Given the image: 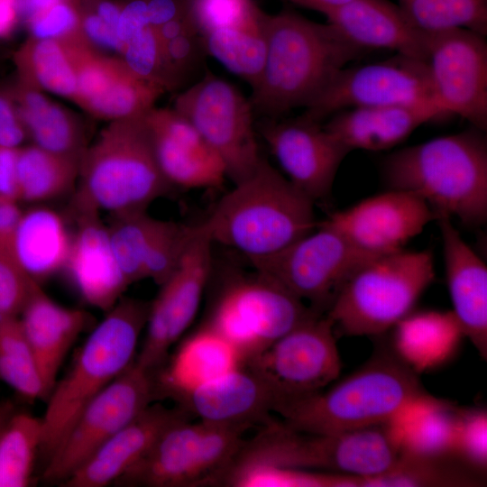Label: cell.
<instances>
[{
    "label": "cell",
    "mask_w": 487,
    "mask_h": 487,
    "mask_svg": "<svg viewBox=\"0 0 487 487\" xmlns=\"http://www.w3.org/2000/svg\"><path fill=\"white\" fill-rule=\"evenodd\" d=\"M266 59L252 88L254 113L280 118L307 107L337 73L366 51L343 38L329 23H320L289 9L264 15Z\"/></svg>",
    "instance_id": "cell-1"
},
{
    "label": "cell",
    "mask_w": 487,
    "mask_h": 487,
    "mask_svg": "<svg viewBox=\"0 0 487 487\" xmlns=\"http://www.w3.org/2000/svg\"><path fill=\"white\" fill-rule=\"evenodd\" d=\"M431 397L415 371L382 352L329 389L281 401L272 412L300 432L338 434L389 423Z\"/></svg>",
    "instance_id": "cell-2"
},
{
    "label": "cell",
    "mask_w": 487,
    "mask_h": 487,
    "mask_svg": "<svg viewBox=\"0 0 487 487\" xmlns=\"http://www.w3.org/2000/svg\"><path fill=\"white\" fill-rule=\"evenodd\" d=\"M389 188L409 192L436 216L476 227L487 219V141L471 130L431 139L392 152L384 161Z\"/></svg>",
    "instance_id": "cell-3"
},
{
    "label": "cell",
    "mask_w": 487,
    "mask_h": 487,
    "mask_svg": "<svg viewBox=\"0 0 487 487\" xmlns=\"http://www.w3.org/2000/svg\"><path fill=\"white\" fill-rule=\"evenodd\" d=\"M315 202L264 157L222 196L200 226L212 241L249 261L272 255L313 231Z\"/></svg>",
    "instance_id": "cell-4"
},
{
    "label": "cell",
    "mask_w": 487,
    "mask_h": 487,
    "mask_svg": "<svg viewBox=\"0 0 487 487\" xmlns=\"http://www.w3.org/2000/svg\"><path fill=\"white\" fill-rule=\"evenodd\" d=\"M150 302L122 297L91 330L68 372L53 386L41 418V455L58 448L81 410L135 360Z\"/></svg>",
    "instance_id": "cell-5"
},
{
    "label": "cell",
    "mask_w": 487,
    "mask_h": 487,
    "mask_svg": "<svg viewBox=\"0 0 487 487\" xmlns=\"http://www.w3.org/2000/svg\"><path fill=\"white\" fill-rule=\"evenodd\" d=\"M400 454L391 422L338 434H310L271 418L244 440L226 470L259 464L367 478L389 470Z\"/></svg>",
    "instance_id": "cell-6"
},
{
    "label": "cell",
    "mask_w": 487,
    "mask_h": 487,
    "mask_svg": "<svg viewBox=\"0 0 487 487\" xmlns=\"http://www.w3.org/2000/svg\"><path fill=\"white\" fill-rule=\"evenodd\" d=\"M170 188L142 115L109 122L87 147L74 199L112 216L147 210Z\"/></svg>",
    "instance_id": "cell-7"
},
{
    "label": "cell",
    "mask_w": 487,
    "mask_h": 487,
    "mask_svg": "<svg viewBox=\"0 0 487 487\" xmlns=\"http://www.w3.org/2000/svg\"><path fill=\"white\" fill-rule=\"evenodd\" d=\"M434 279L430 251L402 249L375 256L348 278L326 315L335 334L381 335L412 312Z\"/></svg>",
    "instance_id": "cell-8"
},
{
    "label": "cell",
    "mask_w": 487,
    "mask_h": 487,
    "mask_svg": "<svg viewBox=\"0 0 487 487\" xmlns=\"http://www.w3.org/2000/svg\"><path fill=\"white\" fill-rule=\"evenodd\" d=\"M248 429L244 426L191 423L189 418L178 421L114 485L217 486Z\"/></svg>",
    "instance_id": "cell-9"
},
{
    "label": "cell",
    "mask_w": 487,
    "mask_h": 487,
    "mask_svg": "<svg viewBox=\"0 0 487 487\" xmlns=\"http://www.w3.org/2000/svg\"><path fill=\"white\" fill-rule=\"evenodd\" d=\"M317 314L279 282L255 271L226 284L205 326L230 341L244 363Z\"/></svg>",
    "instance_id": "cell-10"
},
{
    "label": "cell",
    "mask_w": 487,
    "mask_h": 487,
    "mask_svg": "<svg viewBox=\"0 0 487 487\" xmlns=\"http://www.w3.org/2000/svg\"><path fill=\"white\" fill-rule=\"evenodd\" d=\"M173 108L195 126L234 184L256 170L263 157L254 111L235 86L207 72L176 96Z\"/></svg>",
    "instance_id": "cell-11"
},
{
    "label": "cell",
    "mask_w": 487,
    "mask_h": 487,
    "mask_svg": "<svg viewBox=\"0 0 487 487\" xmlns=\"http://www.w3.org/2000/svg\"><path fill=\"white\" fill-rule=\"evenodd\" d=\"M373 257L318 222L313 231L280 252L250 262L254 271L326 314L348 278Z\"/></svg>",
    "instance_id": "cell-12"
},
{
    "label": "cell",
    "mask_w": 487,
    "mask_h": 487,
    "mask_svg": "<svg viewBox=\"0 0 487 487\" xmlns=\"http://www.w3.org/2000/svg\"><path fill=\"white\" fill-rule=\"evenodd\" d=\"M158 399L154 373L133 362L78 415L42 478L62 483L106 440Z\"/></svg>",
    "instance_id": "cell-13"
},
{
    "label": "cell",
    "mask_w": 487,
    "mask_h": 487,
    "mask_svg": "<svg viewBox=\"0 0 487 487\" xmlns=\"http://www.w3.org/2000/svg\"><path fill=\"white\" fill-rule=\"evenodd\" d=\"M335 337L328 317L317 314L246 360L244 365L267 383L277 397L276 404L298 399L337 380L342 363Z\"/></svg>",
    "instance_id": "cell-14"
},
{
    "label": "cell",
    "mask_w": 487,
    "mask_h": 487,
    "mask_svg": "<svg viewBox=\"0 0 487 487\" xmlns=\"http://www.w3.org/2000/svg\"><path fill=\"white\" fill-rule=\"evenodd\" d=\"M426 104L440 107L427 63L397 54L386 60L342 69L302 115L324 123L352 107Z\"/></svg>",
    "instance_id": "cell-15"
},
{
    "label": "cell",
    "mask_w": 487,
    "mask_h": 487,
    "mask_svg": "<svg viewBox=\"0 0 487 487\" xmlns=\"http://www.w3.org/2000/svg\"><path fill=\"white\" fill-rule=\"evenodd\" d=\"M213 244L200 225H195L176 269L150 302L144 340L134 360L142 368L158 370L191 325L211 273Z\"/></svg>",
    "instance_id": "cell-16"
},
{
    "label": "cell",
    "mask_w": 487,
    "mask_h": 487,
    "mask_svg": "<svg viewBox=\"0 0 487 487\" xmlns=\"http://www.w3.org/2000/svg\"><path fill=\"white\" fill-rule=\"evenodd\" d=\"M427 67L436 101L474 128H487L485 35L456 28L430 33Z\"/></svg>",
    "instance_id": "cell-17"
},
{
    "label": "cell",
    "mask_w": 487,
    "mask_h": 487,
    "mask_svg": "<svg viewBox=\"0 0 487 487\" xmlns=\"http://www.w3.org/2000/svg\"><path fill=\"white\" fill-rule=\"evenodd\" d=\"M264 119L259 131L286 178L315 203L326 198L342 161L352 151L323 123L302 115Z\"/></svg>",
    "instance_id": "cell-18"
},
{
    "label": "cell",
    "mask_w": 487,
    "mask_h": 487,
    "mask_svg": "<svg viewBox=\"0 0 487 487\" xmlns=\"http://www.w3.org/2000/svg\"><path fill=\"white\" fill-rule=\"evenodd\" d=\"M436 218L434 210L420 198L389 188L334 212L319 223L337 231L359 249L378 256L404 249Z\"/></svg>",
    "instance_id": "cell-19"
},
{
    "label": "cell",
    "mask_w": 487,
    "mask_h": 487,
    "mask_svg": "<svg viewBox=\"0 0 487 487\" xmlns=\"http://www.w3.org/2000/svg\"><path fill=\"white\" fill-rule=\"evenodd\" d=\"M94 207L73 198L76 222L66 270L83 298L109 310L129 286L114 254L106 223Z\"/></svg>",
    "instance_id": "cell-20"
},
{
    "label": "cell",
    "mask_w": 487,
    "mask_h": 487,
    "mask_svg": "<svg viewBox=\"0 0 487 487\" xmlns=\"http://www.w3.org/2000/svg\"><path fill=\"white\" fill-rule=\"evenodd\" d=\"M200 421L252 427L263 425L278 400L267 383L244 365L174 399Z\"/></svg>",
    "instance_id": "cell-21"
},
{
    "label": "cell",
    "mask_w": 487,
    "mask_h": 487,
    "mask_svg": "<svg viewBox=\"0 0 487 487\" xmlns=\"http://www.w3.org/2000/svg\"><path fill=\"white\" fill-rule=\"evenodd\" d=\"M191 416L179 407L152 403L106 440L74 473L64 487H106L114 484L138 463L171 425Z\"/></svg>",
    "instance_id": "cell-22"
},
{
    "label": "cell",
    "mask_w": 487,
    "mask_h": 487,
    "mask_svg": "<svg viewBox=\"0 0 487 487\" xmlns=\"http://www.w3.org/2000/svg\"><path fill=\"white\" fill-rule=\"evenodd\" d=\"M326 18L343 38L366 52L390 50L427 61L430 33L415 26L390 0H354Z\"/></svg>",
    "instance_id": "cell-23"
},
{
    "label": "cell",
    "mask_w": 487,
    "mask_h": 487,
    "mask_svg": "<svg viewBox=\"0 0 487 487\" xmlns=\"http://www.w3.org/2000/svg\"><path fill=\"white\" fill-rule=\"evenodd\" d=\"M443 243L446 283L455 318L478 354L487 357V267L463 239L452 218L436 220Z\"/></svg>",
    "instance_id": "cell-24"
},
{
    "label": "cell",
    "mask_w": 487,
    "mask_h": 487,
    "mask_svg": "<svg viewBox=\"0 0 487 487\" xmlns=\"http://www.w3.org/2000/svg\"><path fill=\"white\" fill-rule=\"evenodd\" d=\"M445 115L429 104L360 106L334 114L323 125L351 151L379 152L397 146L423 124Z\"/></svg>",
    "instance_id": "cell-25"
},
{
    "label": "cell",
    "mask_w": 487,
    "mask_h": 487,
    "mask_svg": "<svg viewBox=\"0 0 487 487\" xmlns=\"http://www.w3.org/2000/svg\"><path fill=\"white\" fill-rule=\"evenodd\" d=\"M18 318L35 356L48 398L68 352L91 324L92 317L82 309L60 305L40 286Z\"/></svg>",
    "instance_id": "cell-26"
},
{
    "label": "cell",
    "mask_w": 487,
    "mask_h": 487,
    "mask_svg": "<svg viewBox=\"0 0 487 487\" xmlns=\"http://www.w3.org/2000/svg\"><path fill=\"white\" fill-rule=\"evenodd\" d=\"M243 365L240 351L222 335L204 325L153 372L158 398L174 400Z\"/></svg>",
    "instance_id": "cell-27"
},
{
    "label": "cell",
    "mask_w": 487,
    "mask_h": 487,
    "mask_svg": "<svg viewBox=\"0 0 487 487\" xmlns=\"http://www.w3.org/2000/svg\"><path fill=\"white\" fill-rule=\"evenodd\" d=\"M72 234L64 218L48 207L23 212L10 243L24 271L35 281L64 270Z\"/></svg>",
    "instance_id": "cell-28"
},
{
    "label": "cell",
    "mask_w": 487,
    "mask_h": 487,
    "mask_svg": "<svg viewBox=\"0 0 487 487\" xmlns=\"http://www.w3.org/2000/svg\"><path fill=\"white\" fill-rule=\"evenodd\" d=\"M8 91L32 144L81 160L87 145L82 126L73 114L47 97L41 90L20 81Z\"/></svg>",
    "instance_id": "cell-29"
},
{
    "label": "cell",
    "mask_w": 487,
    "mask_h": 487,
    "mask_svg": "<svg viewBox=\"0 0 487 487\" xmlns=\"http://www.w3.org/2000/svg\"><path fill=\"white\" fill-rule=\"evenodd\" d=\"M393 328L396 355L417 373L445 363L464 336L452 311L411 312Z\"/></svg>",
    "instance_id": "cell-30"
},
{
    "label": "cell",
    "mask_w": 487,
    "mask_h": 487,
    "mask_svg": "<svg viewBox=\"0 0 487 487\" xmlns=\"http://www.w3.org/2000/svg\"><path fill=\"white\" fill-rule=\"evenodd\" d=\"M459 409L430 398L391 421L400 454L421 457H455Z\"/></svg>",
    "instance_id": "cell-31"
},
{
    "label": "cell",
    "mask_w": 487,
    "mask_h": 487,
    "mask_svg": "<svg viewBox=\"0 0 487 487\" xmlns=\"http://www.w3.org/2000/svg\"><path fill=\"white\" fill-rule=\"evenodd\" d=\"M18 81L41 91L77 97V75L63 40L30 38L14 54Z\"/></svg>",
    "instance_id": "cell-32"
},
{
    "label": "cell",
    "mask_w": 487,
    "mask_h": 487,
    "mask_svg": "<svg viewBox=\"0 0 487 487\" xmlns=\"http://www.w3.org/2000/svg\"><path fill=\"white\" fill-rule=\"evenodd\" d=\"M80 160L60 155L33 144L18 148L19 201L40 203L55 199L78 183Z\"/></svg>",
    "instance_id": "cell-33"
},
{
    "label": "cell",
    "mask_w": 487,
    "mask_h": 487,
    "mask_svg": "<svg viewBox=\"0 0 487 487\" xmlns=\"http://www.w3.org/2000/svg\"><path fill=\"white\" fill-rule=\"evenodd\" d=\"M149 131L159 169L170 187L216 188L223 185L225 169L214 152L188 148Z\"/></svg>",
    "instance_id": "cell-34"
},
{
    "label": "cell",
    "mask_w": 487,
    "mask_h": 487,
    "mask_svg": "<svg viewBox=\"0 0 487 487\" xmlns=\"http://www.w3.org/2000/svg\"><path fill=\"white\" fill-rule=\"evenodd\" d=\"M165 91L162 86L134 74L120 60L103 89L82 108L109 122L139 117L154 107Z\"/></svg>",
    "instance_id": "cell-35"
},
{
    "label": "cell",
    "mask_w": 487,
    "mask_h": 487,
    "mask_svg": "<svg viewBox=\"0 0 487 487\" xmlns=\"http://www.w3.org/2000/svg\"><path fill=\"white\" fill-rule=\"evenodd\" d=\"M455 457H421L400 454L389 470L363 478L362 487L471 486L482 482L478 472Z\"/></svg>",
    "instance_id": "cell-36"
},
{
    "label": "cell",
    "mask_w": 487,
    "mask_h": 487,
    "mask_svg": "<svg viewBox=\"0 0 487 487\" xmlns=\"http://www.w3.org/2000/svg\"><path fill=\"white\" fill-rule=\"evenodd\" d=\"M201 38L206 53L252 88L257 84L266 59L264 18L258 26L216 30Z\"/></svg>",
    "instance_id": "cell-37"
},
{
    "label": "cell",
    "mask_w": 487,
    "mask_h": 487,
    "mask_svg": "<svg viewBox=\"0 0 487 487\" xmlns=\"http://www.w3.org/2000/svg\"><path fill=\"white\" fill-rule=\"evenodd\" d=\"M41 441V418L17 411L11 416L0 431V487L31 482Z\"/></svg>",
    "instance_id": "cell-38"
},
{
    "label": "cell",
    "mask_w": 487,
    "mask_h": 487,
    "mask_svg": "<svg viewBox=\"0 0 487 487\" xmlns=\"http://www.w3.org/2000/svg\"><path fill=\"white\" fill-rule=\"evenodd\" d=\"M0 381L23 399H47L35 356L19 318L0 322Z\"/></svg>",
    "instance_id": "cell-39"
},
{
    "label": "cell",
    "mask_w": 487,
    "mask_h": 487,
    "mask_svg": "<svg viewBox=\"0 0 487 487\" xmlns=\"http://www.w3.org/2000/svg\"><path fill=\"white\" fill-rule=\"evenodd\" d=\"M161 220L147 210L110 216L106 223L110 244L128 285L144 280V260Z\"/></svg>",
    "instance_id": "cell-40"
},
{
    "label": "cell",
    "mask_w": 487,
    "mask_h": 487,
    "mask_svg": "<svg viewBox=\"0 0 487 487\" xmlns=\"http://www.w3.org/2000/svg\"><path fill=\"white\" fill-rule=\"evenodd\" d=\"M420 30L432 33L463 28L486 35L487 0H398Z\"/></svg>",
    "instance_id": "cell-41"
},
{
    "label": "cell",
    "mask_w": 487,
    "mask_h": 487,
    "mask_svg": "<svg viewBox=\"0 0 487 487\" xmlns=\"http://www.w3.org/2000/svg\"><path fill=\"white\" fill-rule=\"evenodd\" d=\"M362 477L320 471L249 465L227 470L218 486L361 487Z\"/></svg>",
    "instance_id": "cell-42"
},
{
    "label": "cell",
    "mask_w": 487,
    "mask_h": 487,
    "mask_svg": "<svg viewBox=\"0 0 487 487\" xmlns=\"http://www.w3.org/2000/svg\"><path fill=\"white\" fill-rule=\"evenodd\" d=\"M188 12L200 36L221 29L258 26L265 14L253 0H189Z\"/></svg>",
    "instance_id": "cell-43"
},
{
    "label": "cell",
    "mask_w": 487,
    "mask_h": 487,
    "mask_svg": "<svg viewBox=\"0 0 487 487\" xmlns=\"http://www.w3.org/2000/svg\"><path fill=\"white\" fill-rule=\"evenodd\" d=\"M194 230L195 225L161 220L144 260V280L162 284L176 269Z\"/></svg>",
    "instance_id": "cell-44"
},
{
    "label": "cell",
    "mask_w": 487,
    "mask_h": 487,
    "mask_svg": "<svg viewBox=\"0 0 487 487\" xmlns=\"http://www.w3.org/2000/svg\"><path fill=\"white\" fill-rule=\"evenodd\" d=\"M11 234L0 235V322L19 317L40 287L17 262L11 247Z\"/></svg>",
    "instance_id": "cell-45"
},
{
    "label": "cell",
    "mask_w": 487,
    "mask_h": 487,
    "mask_svg": "<svg viewBox=\"0 0 487 487\" xmlns=\"http://www.w3.org/2000/svg\"><path fill=\"white\" fill-rule=\"evenodd\" d=\"M122 56L124 64L137 76L162 86L165 90L175 87L155 27L147 26L135 34L125 44Z\"/></svg>",
    "instance_id": "cell-46"
},
{
    "label": "cell",
    "mask_w": 487,
    "mask_h": 487,
    "mask_svg": "<svg viewBox=\"0 0 487 487\" xmlns=\"http://www.w3.org/2000/svg\"><path fill=\"white\" fill-rule=\"evenodd\" d=\"M487 416L479 409H459L454 456L483 473L487 464Z\"/></svg>",
    "instance_id": "cell-47"
},
{
    "label": "cell",
    "mask_w": 487,
    "mask_h": 487,
    "mask_svg": "<svg viewBox=\"0 0 487 487\" xmlns=\"http://www.w3.org/2000/svg\"><path fill=\"white\" fill-rule=\"evenodd\" d=\"M27 24L35 39L64 40L81 34V16L75 0H60Z\"/></svg>",
    "instance_id": "cell-48"
},
{
    "label": "cell",
    "mask_w": 487,
    "mask_h": 487,
    "mask_svg": "<svg viewBox=\"0 0 487 487\" xmlns=\"http://www.w3.org/2000/svg\"><path fill=\"white\" fill-rule=\"evenodd\" d=\"M170 76L176 86L188 73L193 72L206 52L201 36L190 31L161 42Z\"/></svg>",
    "instance_id": "cell-49"
},
{
    "label": "cell",
    "mask_w": 487,
    "mask_h": 487,
    "mask_svg": "<svg viewBox=\"0 0 487 487\" xmlns=\"http://www.w3.org/2000/svg\"><path fill=\"white\" fill-rule=\"evenodd\" d=\"M81 16V33L87 41L123 54L125 44L119 39L116 30L102 20L83 0H75Z\"/></svg>",
    "instance_id": "cell-50"
},
{
    "label": "cell",
    "mask_w": 487,
    "mask_h": 487,
    "mask_svg": "<svg viewBox=\"0 0 487 487\" xmlns=\"http://www.w3.org/2000/svg\"><path fill=\"white\" fill-rule=\"evenodd\" d=\"M26 139L14 100L9 91L0 90V146L18 148Z\"/></svg>",
    "instance_id": "cell-51"
},
{
    "label": "cell",
    "mask_w": 487,
    "mask_h": 487,
    "mask_svg": "<svg viewBox=\"0 0 487 487\" xmlns=\"http://www.w3.org/2000/svg\"><path fill=\"white\" fill-rule=\"evenodd\" d=\"M18 148L0 146V197L17 203Z\"/></svg>",
    "instance_id": "cell-52"
},
{
    "label": "cell",
    "mask_w": 487,
    "mask_h": 487,
    "mask_svg": "<svg viewBox=\"0 0 487 487\" xmlns=\"http://www.w3.org/2000/svg\"><path fill=\"white\" fill-rule=\"evenodd\" d=\"M21 17L19 0H0V39L8 37Z\"/></svg>",
    "instance_id": "cell-53"
},
{
    "label": "cell",
    "mask_w": 487,
    "mask_h": 487,
    "mask_svg": "<svg viewBox=\"0 0 487 487\" xmlns=\"http://www.w3.org/2000/svg\"><path fill=\"white\" fill-rule=\"evenodd\" d=\"M22 213L17 202L0 197V235L12 234Z\"/></svg>",
    "instance_id": "cell-54"
},
{
    "label": "cell",
    "mask_w": 487,
    "mask_h": 487,
    "mask_svg": "<svg viewBox=\"0 0 487 487\" xmlns=\"http://www.w3.org/2000/svg\"><path fill=\"white\" fill-rule=\"evenodd\" d=\"M289 2L316 12H319L326 16L334 11L348 5L354 0H288Z\"/></svg>",
    "instance_id": "cell-55"
},
{
    "label": "cell",
    "mask_w": 487,
    "mask_h": 487,
    "mask_svg": "<svg viewBox=\"0 0 487 487\" xmlns=\"http://www.w3.org/2000/svg\"><path fill=\"white\" fill-rule=\"evenodd\" d=\"M15 411V408L11 401L0 402V431Z\"/></svg>",
    "instance_id": "cell-56"
}]
</instances>
